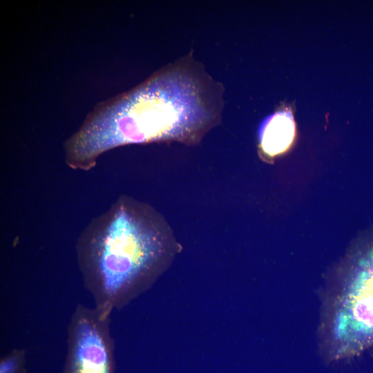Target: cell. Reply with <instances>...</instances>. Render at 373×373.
<instances>
[{"label":"cell","mask_w":373,"mask_h":373,"mask_svg":"<svg viewBox=\"0 0 373 373\" xmlns=\"http://www.w3.org/2000/svg\"><path fill=\"white\" fill-rule=\"evenodd\" d=\"M327 358L373 345V235L358 241L326 285L319 329Z\"/></svg>","instance_id":"cell-3"},{"label":"cell","mask_w":373,"mask_h":373,"mask_svg":"<svg viewBox=\"0 0 373 373\" xmlns=\"http://www.w3.org/2000/svg\"><path fill=\"white\" fill-rule=\"evenodd\" d=\"M0 373H26V352L15 349L5 355L0 362Z\"/></svg>","instance_id":"cell-6"},{"label":"cell","mask_w":373,"mask_h":373,"mask_svg":"<svg viewBox=\"0 0 373 373\" xmlns=\"http://www.w3.org/2000/svg\"><path fill=\"white\" fill-rule=\"evenodd\" d=\"M224 93L190 52L127 95L114 116L87 124L81 133L84 154L96 163L101 153L122 144H196L219 123Z\"/></svg>","instance_id":"cell-1"},{"label":"cell","mask_w":373,"mask_h":373,"mask_svg":"<svg viewBox=\"0 0 373 373\" xmlns=\"http://www.w3.org/2000/svg\"><path fill=\"white\" fill-rule=\"evenodd\" d=\"M110 316L79 304L70 318L61 373H113Z\"/></svg>","instance_id":"cell-4"},{"label":"cell","mask_w":373,"mask_h":373,"mask_svg":"<svg viewBox=\"0 0 373 373\" xmlns=\"http://www.w3.org/2000/svg\"><path fill=\"white\" fill-rule=\"evenodd\" d=\"M76 256L93 307L111 316L162 270L169 258V229L149 204L122 196L81 232Z\"/></svg>","instance_id":"cell-2"},{"label":"cell","mask_w":373,"mask_h":373,"mask_svg":"<svg viewBox=\"0 0 373 373\" xmlns=\"http://www.w3.org/2000/svg\"><path fill=\"white\" fill-rule=\"evenodd\" d=\"M294 135L295 124L291 115L285 112L277 113L262 126L260 146L266 155L274 157L288 149Z\"/></svg>","instance_id":"cell-5"}]
</instances>
